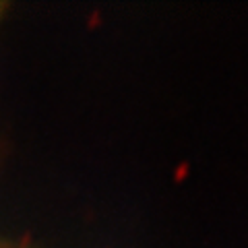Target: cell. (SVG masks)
I'll list each match as a JSON object with an SVG mask.
<instances>
[{
	"instance_id": "1",
	"label": "cell",
	"mask_w": 248,
	"mask_h": 248,
	"mask_svg": "<svg viewBox=\"0 0 248 248\" xmlns=\"http://www.w3.org/2000/svg\"><path fill=\"white\" fill-rule=\"evenodd\" d=\"M0 248H19V246L15 242H11V240H6V238L0 236Z\"/></svg>"
},
{
	"instance_id": "2",
	"label": "cell",
	"mask_w": 248,
	"mask_h": 248,
	"mask_svg": "<svg viewBox=\"0 0 248 248\" xmlns=\"http://www.w3.org/2000/svg\"><path fill=\"white\" fill-rule=\"evenodd\" d=\"M9 2H0V23H2V19H4V15H6V11H9Z\"/></svg>"
}]
</instances>
